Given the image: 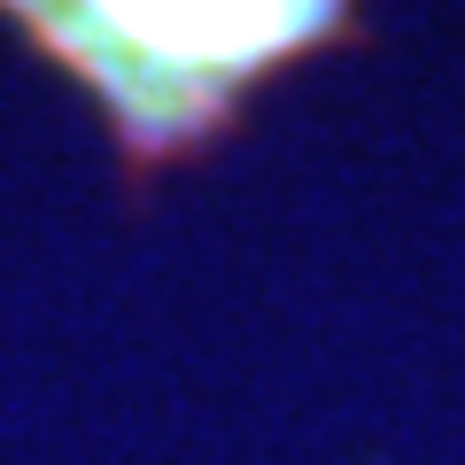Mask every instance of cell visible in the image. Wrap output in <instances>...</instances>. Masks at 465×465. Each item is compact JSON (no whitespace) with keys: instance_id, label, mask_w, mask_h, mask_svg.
<instances>
[{"instance_id":"cell-1","label":"cell","mask_w":465,"mask_h":465,"mask_svg":"<svg viewBox=\"0 0 465 465\" xmlns=\"http://www.w3.org/2000/svg\"><path fill=\"white\" fill-rule=\"evenodd\" d=\"M341 0H16V16L101 85L140 148L194 133L225 94L333 24Z\"/></svg>"}]
</instances>
